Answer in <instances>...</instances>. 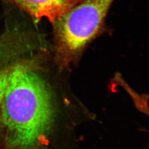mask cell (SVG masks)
<instances>
[{"instance_id": "cell-1", "label": "cell", "mask_w": 149, "mask_h": 149, "mask_svg": "<svg viewBox=\"0 0 149 149\" xmlns=\"http://www.w3.org/2000/svg\"><path fill=\"white\" fill-rule=\"evenodd\" d=\"M40 69L39 59L30 58L13 70L0 112L7 149H36L53 133L58 108Z\"/></svg>"}, {"instance_id": "cell-2", "label": "cell", "mask_w": 149, "mask_h": 149, "mask_svg": "<svg viewBox=\"0 0 149 149\" xmlns=\"http://www.w3.org/2000/svg\"><path fill=\"white\" fill-rule=\"evenodd\" d=\"M114 0H82L53 24L55 61L60 69L76 64L104 29Z\"/></svg>"}, {"instance_id": "cell-3", "label": "cell", "mask_w": 149, "mask_h": 149, "mask_svg": "<svg viewBox=\"0 0 149 149\" xmlns=\"http://www.w3.org/2000/svg\"><path fill=\"white\" fill-rule=\"evenodd\" d=\"M33 19L39 21L43 18L53 23L60 17L82 0H9Z\"/></svg>"}, {"instance_id": "cell-4", "label": "cell", "mask_w": 149, "mask_h": 149, "mask_svg": "<svg viewBox=\"0 0 149 149\" xmlns=\"http://www.w3.org/2000/svg\"><path fill=\"white\" fill-rule=\"evenodd\" d=\"M31 49L23 33L7 31L0 34V70L12 66L22 60Z\"/></svg>"}, {"instance_id": "cell-5", "label": "cell", "mask_w": 149, "mask_h": 149, "mask_svg": "<svg viewBox=\"0 0 149 149\" xmlns=\"http://www.w3.org/2000/svg\"><path fill=\"white\" fill-rule=\"evenodd\" d=\"M17 64L11 67L0 70V112L6 89L8 84L13 70Z\"/></svg>"}]
</instances>
